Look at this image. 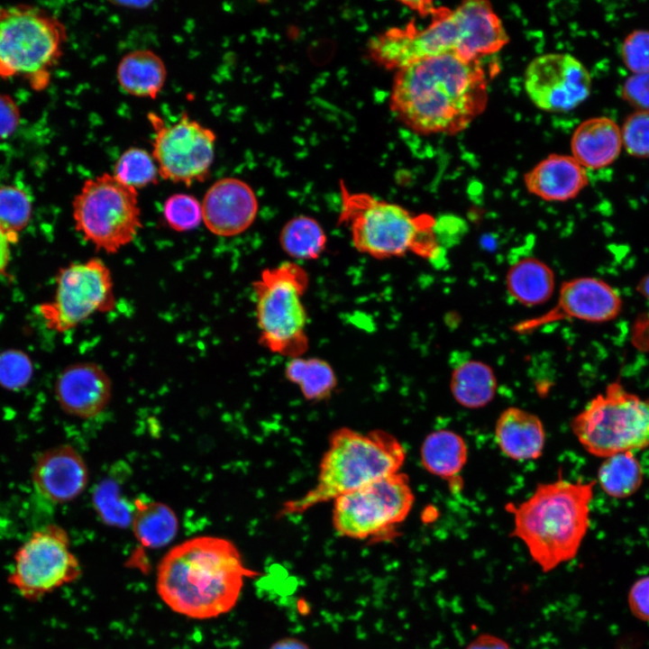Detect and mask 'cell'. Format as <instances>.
<instances>
[{
  "label": "cell",
  "instance_id": "obj_1",
  "mask_svg": "<svg viewBox=\"0 0 649 649\" xmlns=\"http://www.w3.org/2000/svg\"><path fill=\"white\" fill-rule=\"evenodd\" d=\"M487 101V80L478 61L448 53L396 70L389 105L417 133L451 134L465 129Z\"/></svg>",
  "mask_w": 649,
  "mask_h": 649
},
{
  "label": "cell",
  "instance_id": "obj_2",
  "mask_svg": "<svg viewBox=\"0 0 649 649\" xmlns=\"http://www.w3.org/2000/svg\"><path fill=\"white\" fill-rule=\"evenodd\" d=\"M259 575L247 568L237 547L216 536H197L174 546L160 562L156 587L174 612L195 619L219 617L233 609L246 578Z\"/></svg>",
  "mask_w": 649,
  "mask_h": 649
},
{
  "label": "cell",
  "instance_id": "obj_3",
  "mask_svg": "<svg viewBox=\"0 0 649 649\" xmlns=\"http://www.w3.org/2000/svg\"><path fill=\"white\" fill-rule=\"evenodd\" d=\"M502 21L487 1L470 0L437 14L423 29L411 24L390 28L368 43L370 58L388 69H400L417 60L454 54L467 61L500 50L508 42Z\"/></svg>",
  "mask_w": 649,
  "mask_h": 649
},
{
  "label": "cell",
  "instance_id": "obj_4",
  "mask_svg": "<svg viewBox=\"0 0 649 649\" xmlns=\"http://www.w3.org/2000/svg\"><path fill=\"white\" fill-rule=\"evenodd\" d=\"M596 481L562 479L540 483L519 504H507L513 515V537L526 546L544 572L571 561L590 527V503Z\"/></svg>",
  "mask_w": 649,
  "mask_h": 649
},
{
  "label": "cell",
  "instance_id": "obj_5",
  "mask_svg": "<svg viewBox=\"0 0 649 649\" xmlns=\"http://www.w3.org/2000/svg\"><path fill=\"white\" fill-rule=\"evenodd\" d=\"M403 444L383 430L367 433L349 427L333 432L319 464L317 480L302 497L284 503L280 515H293L399 472Z\"/></svg>",
  "mask_w": 649,
  "mask_h": 649
},
{
  "label": "cell",
  "instance_id": "obj_6",
  "mask_svg": "<svg viewBox=\"0 0 649 649\" xmlns=\"http://www.w3.org/2000/svg\"><path fill=\"white\" fill-rule=\"evenodd\" d=\"M308 282L299 264L285 261L263 270L252 283L259 342L271 352L293 359L307 351L303 296Z\"/></svg>",
  "mask_w": 649,
  "mask_h": 649
},
{
  "label": "cell",
  "instance_id": "obj_7",
  "mask_svg": "<svg viewBox=\"0 0 649 649\" xmlns=\"http://www.w3.org/2000/svg\"><path fill=\"white\" fill-rule=\"evenodd\" d=\"M66 41L65 25L47 12L0 6V77L23 76L36 89L47 87Z\"/></svg>",
  "mask_w": 649,
  "mask_h": 649
},
{
  "label": "cell",
  "instance_id": "obj_8",
  "mask_svg": "<svg viewBox=\"0 0 649 649\" xmlns=\"http://www.w3.org/2000/svg\"><path fill=\"white\" fill-rule=\"evenodd\" d=\"M581 446L591 455L608 456L649 448V399L611 382L571 422Z\"/></svg>",
  "mask_w": 649,
  "mask_h": 649
},
{
  "label": "cell",
  "instance_id": "obj_9",
  "mask_svg": "<svg viewBox=\"0 0 649 649\" xmlns=\"http://www.w3.org/2000/svg\"><path fill=\"white\" fill-rule=\"evenodd\" d=\"M338 224L349 230L354 248L383 260L413 253L419 233L431 215H414L400 205L368 193L352 192L340 183Z\"/></svg>",
  "mask_w": 649,
  "mask_h": 649
},
{
  "label": "cell",
  "instance_id": "obj_10",
  "mask_svg": "<svg viewBox=\"0 0 649 649\" xmlns=\"http://www.w3.org/2000/svg\"><path fill=\"white\" fill-rule=\"evenodd\" d=\"M72 214L77 231L108 254L131 243L142 226L138 190L109 173L85 180Z\"/></svg>",
  "mask_w": 649,
  "mask_h": 649
},
{
  "label": "cell",
  "instance_id": "obj_11",
  "mask_svg": "<svg viewBox=\"0 0 649 649\" xmlns=\"http://www.w3.org/2000/svg\"><path fill=\"white\" fill-rule=\"evenodd\" d=\"M415 496L400 471L335 498L332 523L342 536L389 540L412 509Z\"/></svg>",
  "mask_w": 649,
  "mask_h": 649
},
{
  "label": "cell",
  "instance_id": "obj_12",
  "mask_svg": "<svg viewBox=\"0 0 649 649\" xmlns=\"http://www.w3.org/2000/svg\"><path fill=\"white\" fill-rule=\"evenodd\" d=\"M116 303L110 269L91 258L59 270L54 297L39 306V313L48 329L63 333L93 315L113 311Z\"/></svg>",
  "mask_w": 649,
  "mask_h": 649
},
{
  "label": "cell",
  "instance_id": "obj_13",
  "mask_svg": "<svg viewBox=\"0 0 649 649\" xmlns=\"http://www.w3.org/2000/svg\"><path fill=\"white\" fill-rule=\"evenodd\" d=\"M147 118L153 130L151 154L160 177L186 186L204 182L215 160V133L187 113L171 124L154 112Z\"/></svg>",
  "mask_w": 649,
  "mask_h": 649
},
{
  "label": "cell",
  "instance_id": "obj_14",
  "mask_svg": "<svg viewBox=\"0 0 649 649\" xmlns=\"http://www.w3.org/2000/svg\"><path fill=\"white\" fill-rule=\"evenodd\" d=\"M14 559L8 582L29 601H36L75 581L81 574L79 562L70 551L68 534L56 525L34 531L17 549Z\"/></svg>",
  "mask_w": 649,
  "mask_h": 649
},
{
  "label": "cell",
  "instance_id": "obj_15",
  "mask_svg": "<svg viewBox=\"0 0 649 649\" xmlns=\"http://www.w3.org/2000/svg\"><path fill=\"white\" fill-rule=\"evenodd\" d=\"M524 87L532 103L553 113L571 111L590 94L591 78L586 67L568 53H546L526 67Z\"/></svg>",
  "mask_w": 649,
  "mask_h": 649
},
{
  "label": "cell",
  "instance_id": "obj_16",
  "mask_svg": "<svg viewBox=\"0 0 649 649\" xmlns=\"http://www.w3.org/2000/svg\"><path fill=\"white\" fill-rule=\"evenodd\" d=\"M621 307L619 293L608 282L594 277L572 278L560 285L555 303L548 310L516 323L512 330L529 334L566 320L605 323L616 318Z\"/></svg>",
  "mask_w": 649,
  "mask_h": 649
},
{
  "label": "cell",
  "instance_id": "obj_17",
  "mask_svg": "<svg viewBox=\"0 0 649 649\" xmlns=\"http://www.w3.org/2000/svg\"><path fill=\"white\" fill-rule=\"evenodd\" d=\"M201 206L206 227L222 237H232L245 232L253 224L259 209L251 187L233 177L214 182L206 191Z\"/></svg>",
  "mask_w": 649,
  "mask_h": 649
},
{
  "label": "cell",
  "instance_id": "obj_18",
  "mask_svg": "<svg viewBox=\"0 0 649 649\" xmlns=\"http://www.w3.org/2000/svg\"><path fill=\"white\" fill-rule=\"evenodd\" d=\"M37 493L53 504L78 498L88 482V470L81 454L71 445L62 444L44 451L32 473Z\"/></svg>",
  "mask_w": 649,
  "mask_h": 649
},
{
  "label": "cell",
  "instance_id": "obj_19",
  "mask_svg": "<svg viewBox=\"0 0 649 649\" xmlns=\"http://www.w3.org/2000/svg\"><path fill=\"white\" fill-rule=\"evenodd\" d=\"M54 391L65 413L79 418H91L108 405L112 397V381L96 363L77 362L60 372Z\"/></svg>",
  "mask_w": 649,
  "mask_h": 649
},
{
  "label": "cell",
  "instance_id": "obj_20",
  "mask_svg": "<svg viewBox=\"0 0 649 649\" xmlns=\"http://www.w3.org/2000/svg\"><path fill=\"white\" fill-rule=\"evenodd\" d=\"M525 187L547 202L575 198L589 184L587 170L571 155L552 153L524 175Z\"/></svg>",
  "mask_w": 649,
  "mask_h": 649
},
{
  "label": "cell",
  "instance_id": "obj_21",
  "mask_svg": "<svg viewBox=\"0 0 649 649\" xmlns=\"http://www.w3.org/2000/svg\"><path fill=\"white\" fill-rule=\"evenodd\" d=\"M617 123L606 116L581 122L571 138V156L586 169H599L612 164L622 149Z\"/></svg>",
  "mask_w": 649,
  "mask_h": 649
},
{
  "label": "cell",
  "instance_id": "obj_22",
  "mask_svg": "<svg viewBox=\"0 0 649 649\" xmlns=\"http://www.w3.org/2000/svg\"><path fill=\"white\" fill-rule=\"evenodd\" d=\"M495 438L501 452L508 458L529 461L542 455L545 432L537 416L511 407L503 410L498 417Z\"/></svg>",
  "mask_w": 649,
  "mask_h": 649
},
{
  "label": "cell",
  "instance_id": "obj_23",
  "mask_svg": "<svg viewBox=\"0 0 649 649\" xmlns=\"http://www.w3.org/2000/svg\"><path fill=\"white\" fill-rule=\"evenodd\" d=\"M505 286L508 296L526 307L550 301L556 291V277L552 267L535 256L514 261L507 269Z\"/></svg>",
  "mask_w": 649,
  "mask_h": 649
},
{
  "label": "cell",
  "instance_id": "obj_24",
  "mask_svg": "<svg viewBox=\"0 0 649 649\" xmlns=\"http://www.w3.org/2000/svg\"><path fill=\"white\" fill-rule=\"evenodd\" d=\"M116 78L124 93L135 97L155 99L164 87L167 69L162 59L153 50H134L120 59Z\"/></svg>",
  "mask_w": 649,
  "mask_h": 649
},
{
  "label": "cell",
  "instance_id": "obj_25",
  "mask_svg": "<svg viewBox=\"0 0 649 649\" xmlns=\"http://www.w3.org/2000/svg\"><path fill=\"white\" fill-rule=\"evenodd\" d=\"M468 458V446L455 432L438 430L430 433L420 448L423 467L431 474L449 482L456 489L462 487L460 473Z\"/></svg>",
  "mask_w": 649,
  "mask_h": 649
},
{
  "label": "cell",
  "instance_id": "obj_26",
  "mask_svg": "<svg viewBox=\"0 0 649 649\" xmlns=\"http://www.w3.org/2000/svg\"><path fill=\"white\" fill-rule=\"evenodd\" d=\"M498 381L493 369L476 359L459 361L452 370L450 389L453 398L467 408H480L495 397Z\"/></svg>",
  "mask_w": 649,
  "mask_h": 649
},
{
  "label": "cell",
  "instance_id": "obj_27",
  "mask_svg": "<svg viewBox=\"0 0 649 649\" xmlns=\"http://www.w3.org/2000/svg\"><path fill=\"white\" fill-rule=\"evenodd\" d=\"M132 521L134 535L146 548H160L169 544L177 535L178 521L175 512L167 505L137 498Z\"/></svg>",
  "mask_w": 649,
  "mask_h": 649
},
{
  "label": "cell",
  "instance_id": "obj_28",
  "mask_svg": "<svg viewBox=\"0 0 649 649\" xmlns=\"http://www.w3.org/2000/svg\"><path fill=\"white\" fill-rule=\"evenodd\" d=\"M285 376L310 401H320L331 397L337 385L334 369L326 361L319 358L300 356L289 359L285 367Z\"/></svg>",
  "mask_w": 649,
  "mask_h": 649
},
{
  "label": "cell",
  "instance_id": "obj_29",
  "mask_svg": "<svg viewBox=\"0 0 649 649\" xmlns=\"http://www.w3.org/2000/svg\"><path fill=\"white\" fill-rule=\"evenodd\" d=\"M643 480V467L631 452L604 458L598 470V483L613 498L631 497L640 489Z\"/></svg>",
  "mask_w": 649,
  "mask_h": 649
},
{
  "label": "cell",
  "instance_id": "obj_30",
  "mask_svg": "<svg viewBox=\"0 0 649 649\" xmlns=\"http://www.w3.org/2000/svg\"><path fill=\"white\" fill-rule=\"evenodd\" d=\"M279 243L282 250L293 259L316 260L325 249L326 235L315 218L297 215L282 227Z\"/></svg>",
  "mask_w": 649,
  "mask_h": 649
},
{
  "label": "cell",
  "instance_id": "obj_31",
  "mask_svg": "<svg viewBox=\"0 0 649 649\" xmlns=\"http://www.w3.org/2000/svg\"><path fill=\"white\" fill-rule=\"evenodd\" d=\"M92 501L96 512L107 526L125 528L132 525L134 501L127 498L115 476L106 477L96 485Z\"/></svg>",
  "mask_w": 649,
  "mask_h": 649
},
{
  "label": "cell",
  "instance_id": "obj_32",
  "mask_svg": "<svg viewBox=\"0 0 649 649\" xmlns=\"http://www.w3.org/2000/svg\"><path fill=\"white\" fill-rule=\"evenodd\" d=\"M113 175L136 190L156 184L160 177L152 154L139 147L128 148L118 157Z\"/></svg>",
  "mask_w": 649,
  "mask_h": 649
},
{
  "label": "cell",
  "instance_id": "obj_33",
  "mask_svg": "<svg viewBox=\"0 0 649 649\" xmlns=\"http://www.w3.org/2000/svg\"><path fill=\"white\" fill-rule=\"evenodd\" d=\"M32 202L28 195L14 186L0 187V229L11 243L16 242L18 233L28 224Z\"/></svg>",
  "mask_w": 649,
  "mask_h": 649
},
{
  "label": "cell",
  "instance_id": "obj_34",
  "mask_svg": "<svg viewBox=\"0 0 649 649\" xmlns=\"http://www.w3.org/2000/svg\"><path fill=\"white\" fill-rule=\"evenodd\" d=\"M162 215L169 227L179 233L194 230L203 221L201 203L186 193L169 196L163 204Z\"/></svg>",
  "mask_w": 649,
  "mask_h": 649
},
{
  "label": "cell",
  "instance_id": "obj_35",
  "mask_svg": "<svg viewBox=\"0 0 649 649\" xmlns=\"http://www.w3.org/2000/svg\"><path fill=\"white\" fill-rule=\"evenodd\" d=\"M32 374V362L25 352L14 349L0 352V387L20 390L28 385Z\"/></svg>",
  "mask_w": 649,
  "mask_h": 649
},
{
  "label": "cell",
  "instance_id": "obj_36",
  "mask_svg": "<svg viewBox=\"0 0 649 649\" xmlns=\"http://www.w3.org/2000/svg\"><path fill=\"white\" fill-rule=\"evenodd\" d=\"M622 146L639 159L649 158V111L635 110L628 114L620 128Z\"/></svg>",
  "mask_w": 649,
  "mask_h": 649
},
{
  "label": "cell",
  "instance_id": "obj_37",
  "mask_svg": "<svg viewBox=\"0 0 649 649\" xmlns=\"http://www.w3.org/2000/svg\"><path fill=\"white\" fill-rule=\"evenodd\" d=\"M620 54L633 74L649 72V30L638 29L628 33L621 44Z\"/></svg>",
  "mask_w": 649,
  "mask_h": 649
},
{
  "label": "cell",
  "instance_id": "obj_38",
  "mask_svg": "<svg viewBox=\"0 0 649 649\" xmlns=\"http://www.w3.org/2000/svg\"><path fill=\"white\" fill-rule=\"evenodd\" d=\"M467 232V223L458 215L448 214L435 217L434 233L445 250L460 243Z\"/></svg>",
  "mask_w": 649,
  "mask_h": 649
},
{
  "label": "cell",
  "instance_id": "obj_39",
  "mask_svg": "<svg viewBox=\"0 0 649 649\" xmlns=\"http://www.w3.org/2000/svg\"><path fill=\"white\" fill-rule=\"evenodd\" d=\"M621 96L636 110L649 111V72L628 77L622 86Z\"/></svg>",
  "mask_w": 649,
  "mask_h": 649
},
{
  "label": "cell",
  "instance_id": "obj_40",
  "mask_svg": "<svg viewBox=\"0 0 649 649\" xmlns=\"http://www.w3.org/2000/svg\"><path fill=\"white\" fill-rule=\"evenodd\" d=\"M627 603L630 611L637 619L649 622V576L638 579L631 586Z\"/></svg>",
  "mask_w": 649,
  "mask_h": 649
},
{
  "label": "cell",
  "instance_id": "obj_41",
  "mask_svg": "<svg viewBox=\"0 0 649 649\" xmlns=\"http://www.w3.org/2000/svg\"><path fill=\"white\" fill-rule=\"evenodd\" d=\"M20 123V112L14 100L0 94V140L11 136Z\"/></svg>",
  "mask_w": 649,
  "mask_h": 649
},
{
  "label": "cell",
  "instance_id": "obj_42",
  "mask_svg": "<svg viewBox=\"0 0 649 649\" xmlns=\"http://www.w3.org/2000/svg\"><path fill=\"white\" fill-rule=\"evenodd\" d=\"M465 649H511L509 644L499 636L480 634L471 640Z\"/></svg>",
  "mask_w": 649,
  "mask_h": 649
},
{
  "label": "cell",
  "instance_id": "obj_43",
  "mask_svg": "<svg viewBox=\"0 0 649 649\" xmlns=\"http://www.w3.org/2000/svg\"><path fill=\"white\" fill-rule=\"evenodd\" d=\"M10 241L7 235L0 229V273L5 274L10 261Z\"/></svg>",
  "mask_w": 649,
  "mask_h": 649
},
{
  "label": "cell",
  "instance_id": "obj_44",
  "mask_svg": "<svg viewBox=\"0 0 649 649\" xmlns=\"http://www.w3.org/2000/svg\"><path fill=\"white\" fill-rule=\"evenodd\" d=\"M270 649H310L309 646L297 638L287 637L275 642Z\"/></svg>",
  "mask_w": 649,
  "mask_h": 649
},
{
  "label": "cell",
  "instance_id": "obj_45",
  "mask_svg": "<svg viewBox=\"0 0 649 649\" xmlns=\"http://www.w3.org/2000/svg\"><path fill=\"white\" fill-rule=\"evenodd\" d=\"M638 291L649 300V274L645 275L638 284Z\"/></svg>",
  "mask_w": 649,
  "mask_h": 649
}]
</instances>
